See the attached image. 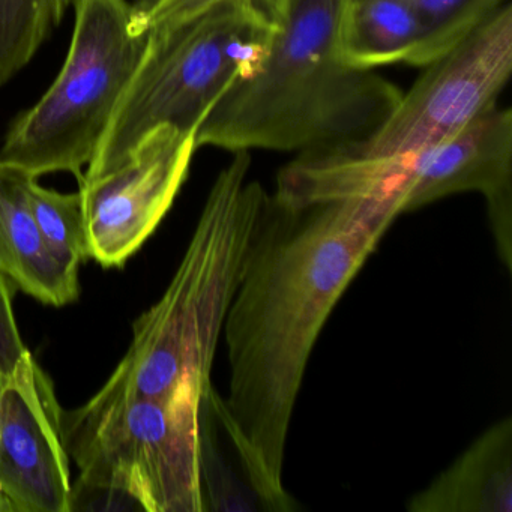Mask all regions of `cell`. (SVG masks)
Masks as SVG:
<instances>
[{
	"mask_svg": "<svg viewBox=\"0 0 512 512\" xmlns=\"http://www.w3.org/2000/svg\"><path fill=\"white\" fill-rule=\"evenodd\" d=\"M398 217L380 200L292 208L272 194L224 323L229 392L214 394L221 428L266 512L298 509L284 463L308 362L332 311Z\"/></svg>",
	"mask_w": 512,
	"mask_h": 512,
	"instance_id": "cell-1",
	"label": "cell"
},
{
	"mask_svg": "<svg viewBox=\"0 0 512 512\" xmlns=\"http://www.w3.org/2000/svg\"><path fill=\"white\" fill-rule=\"evenodd\" d=\"M275 32L259 70L227 92L196 148L304 154L370 137L403 92L349 67L337 43L341 0H263Z\"/></svg>",
	"mask_w": 512,
	"mask_h": 512,
	"instance_id": "cell-2",
	"label": "cell"
},
{
	"mask_svg": "<svg viewBox=\"0 0 512 512\" xmlns=\"http://www.w3.org/2000/svg\"><path fill=\"white\" fill-rule=\"evenodd\" d=\"M271 197L251 178L250 152H233L169 287L134 323L130 349L103 391L161 397L187 383L211 385L224 323Z\"/></svg>",
	"mask_w": 512,
	"mask_h": 512,
	"instance_id": "cell-3",
	"label": "cell"
},
{
	"mask_svg": "<svg viewBox=\"0 0 512 512\" xmlns=\"http://www.w3.org/2000/svg\"><path fill=\"white\" fill-rule=\"evenodd\" d=\"M211 386L187 383L161 397L100 389L64 412L65 448L79 469L70 512H205L200 415Z\"/></svg>",
	"mask_w": 512,
	"mask_h": 512,
	"instance_id": "cell-4",
	"label": "cell"
},
{
	"mask_svg": "<svg viewBox=\"0 0 512 512\" xmlns=\"http://www.w3.org/2000/svg\"><path fill=\"white\" fill-rule=\"evenodd\" d=\"M274 32L263 0H229L152 28L82 181L121 166L161 125L196 136L218 101L259 70Z\"/></svg>",
	"mask_w": 512,
	"mask_h": 512,
	"instance_id": "cell-5",
	"label": "cell"
},
{
	"mask_svg": "<svg viewBox=\"0 0 512 512\" xmlns=\"http://www.w3.org/2000/svg\"><path fill=\"white\" fill-rule=\"evenodd\" d=\"M73 38L49 91L20 115L0 148V164L34 178H83L148 46L130 31L128 0H74Z\"/></svg>",
	"mask_w": 512,
	"mask_h": 512,
	"instance_id": "cell-6",
	"label": "cell"
},
{
	"mask_svg": "<svg viewBox=\"0 0 512 512\" xmlns=\"http://www.w3.org/2000/svg\"><path fill=\"white\" fill-rule=\"evenodd\" d=\"M424 73L380 127L347 143L364 157L406 160L463 130L496 106L512 73V7L506 2Z\"/></svg>",
	"mask_w": 512,
	"mask_h": 512,
	"instance_id": "cell-7",
	"label": "cell"
},
{
	"mask_svg": "<svg viewBox=\"0 0 512 512\" xmlns=\"http://www.w3.org/2000/svg\"><path fill=\"white\" fill-rule=\"evenodd\" d=\"M196 136L161 125L112 172L80 182L89 259L122 268L175 202L190 172Z\"/></svg>",
	"mask_w": 512,
	"mask_h": 512,
	"instance_id": "cell-8",
	"label": "cell"
},
{
	"mask_svg": "<svg viewBox=\"0 0 512 512\" xmlns=\"http://www.w3.org/2000/svg\"><path fill=\"white\" fill-rule=\"evenodd\" d=\"M55 386L29 350L0 386V497L11 512H70V455Z\"/></svg>",
	"mask_w": 512,
	"mask_h": 512,
	"instance_id": "cell-9",
	"label": "cell"
},
{
	"mask_svg": "<svg viewBox=\"0 0 512 512\" xmlns=\"http://www.w3.org/2000/svg\"><path fill=\"white\" fill-rule=\"evenodd\" d=\"M460 193H479L500 263L512 269V112L499 104L454 136L416 155L407 212Z\"/></svg>",
	"mask_w": 512,
	"mask_h": 512,
	"instance_id": "cell-10",
	"label": "cell"
},
{
	"mask_svg": "<svg viewBox=\"0 0 512 512\" xmlns=\"http://www.w3.org/2000/svg\"><path fill=\"white\" fill-rule=\"evenodd\" d=\"M32 178L0 164V275L31 298L64 307L79 298V271L62 265L47 245L29 203Z\"/></svg>",
	"mask_w": 512,
	"mask_h": 512,
	"instance_id": "cell-11",
	"label": "cell"
},
{
	"mask_svg": "<svg viewBox=\"0 0 512 512\" xmlns=\"http://www.w3.org/2000/svg\"><path fill=\"white\" fill-rule=\"evenodd\" d=\"M407 511L511 512V416L494 422L427 487L413 494Z\"/></svg>",
	"mask_w": 512,
	"mask_h": 512,
	"instance_id": "cell-12",
	"label": "cell"
},
{
	"mask_svg": "<svg viewBox=\"0 0 512 512\" xmlns=\"http://www.w3.org/2000/svg\"><path fill=\"white\" fill-rule=\"evenodd\" d=\"M337 43L343 61L358 70L415 67L421 25L410 0H341Z\"/></svg>",
	"mask_w": 512,
	"mask_h": 512,
	"instance_id": "cell-13",
	"label": "cell"
},
{
	"mask_svg": "<svg viewBox=\"0 0 512 512\" xmlns=\"http://www.w3.org/2000/svg\"><path fill=\"white\" fill-rule=\"evenodd\" d=\"M74 0H0V88L59 28Z\"/></svg>",
	"mask_w": 512,
	"mask_h": 512,
	"instance_id": "cell-14",
	"label": "cell"
},
{
	"mask_svg": "<svg viewBox=\"0 0 512 512\" xmlns=\"http://www.w3.org/2000/svg\"><path fill=\"white\" fill-rule=\"evenodd\" d=\"M28 190L32 212L50 250L62 265L79 271L89 260L82 196L49 190L37 178L31 179Z\"/></svg>",
	"mask_w": 512,
	"mask_h": 512,
	"instance_id": "cell-15",
	"label": "cell"
},
{
	"mask_svg": "<svg viewBox=\"0 0 512 512\" xmlns=\"http://www.w3.org/2000/svg\"><path fill=\"white\" fill-rule=\"evenodd\" d=\"M422 31L415 67H425L460 43L508 0H410Z\"/></svg>",
	"mask_w": 512,
	"mask_h": 512,
	"instance_id": "cell-16",
	"label": "cell"
},
{
	"mask_svg": "<svg viewBox=\"0 0 512 512\" xmlns=\"http://www.w3.org/2000/svg\"><path fill=\"white\" fill-rule=\"evenodd\" d=\"M229 0H136L131 4L130 31L145 35L155 26L185 19Z\"/></svg>",
	"mask_w": 512,
	"mask_h": 512,
	"instance_id": "cell-17",
	"label": "cell"
},
{
	"mask_svg": "<svg viewBox=\"0 0 512 512\" xmlns=\"http://www.w3.org/2000/svg\"><path fill=\"white\" fill-rule=\"evenodd\" d=\"M14 287L0 275V386L28 350L14 313Z\"/></svg>",
	"mask_w": 512,
	"mask_h": 512,
	"instance_id": "cell-18",
	"label": "cell"
},
{
	"mask_svg": "<svg viewBox=\"0 0 512 512\" xmlns=\"http://www.w3.org/2000/svg\"><path fill=\"white\" fill-rule=\"evenodd\" d=\"M0 512H11L10 506L7 505L2 497H0Z\"/></svg>",
	"mask_w": 512,
	"mask_h": 512,
	"instance_id": "cell-19",
	"label": "cell"
}]
</instances>
